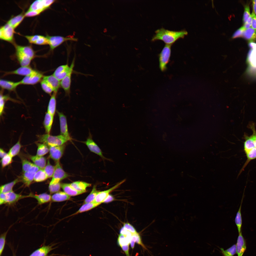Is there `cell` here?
Listing matches in <instances>:
<instances>
[{
  "instance_id": "obj_11",
  "label": "cell",
  "mask_w": 256,
  "mask_h": 256,
  "mask_svg": "<svg viewBox=\"0 0 256 256\" xmlns=\"http://www.w3.org/2000/svg\"><path fill=\"white\" fill-rule=\"evenodd\" d=\"M125 181V179L123 180L108 190L99 192L95 199L92 202L100 204L103 203L104 200L110 194V193L117 188L124 182Z\"/></svg>"
},
{
  "instance_id": "obj_18",
  "label": "cell",
  "mask_w": 256,
  "mask_h": 256,
  "mask_svg": "<svg viewBox=\"0 0 256 256\" xmlns=\"http://www.w3.org/2000/svg\"><path fill=\"white\" fill-rule=\"evenodd\" d=\"M42 79L46 81L51 87L54 92L57 93L60 87V81L53 74L44 76Z\"/></svg>"
},
{
  "instance_id": "obj_57",
  "label": "cell",
  "mask_w": 256,
  "mask_h": 256,
  "mask_svg": "<svg viewBox=\"0 0 256 256\" xmlns=\"http://www.w3.org/2000/svg\"><path fill=\"white\" fill-rule=\"evenodd\" d=\"M135 243L140 245L144 249H146V247L142 242L140 235L137 232L136 233Z\"/></svg>"
},
{
  "instance_id": "obj_32",
  "label": "cell",
  "mask_w": 256,
  "mask_h": 256,
  "mask_svg": "<svg viewBox=\"0 0 256 256\" xmlns=\"http://www.w3.org/2000/svg\"><path fill=\"white\" fill-rule=\"evenodd\" d=\"M25 17V14H21L11 18L7 23L14 29L20 24Z\"/></svg>"
},
{
  "instance_id": "obj_63",
  "label": "cell",
  "mask_w": 256,
  "mask_h": 256,
  "mask_svg": "<svg viewBox=\"0 0 256 256\" xmlns=\"http://www.w3.org/2000/svg\"><path fill=\"white\" fill-rule=\"evenodd\" d=\"M252 15L251 14L250 16L246 22L245 23H246L251 25L252 20Z\"/></svg>"
},
{
  "instance_id": "obj_26",
  "label": "cell",
  "mask_w": 256,
  "mask_h": 256,
  "mask_svg": "<svg viewBox=\"0 0 256 256\" xmlns=\"http://www.w3.org/2000/svg\"><path fill=\"white\" fill-rule=\"evenodd\" d=\"M57 93L54 92L51 95L47 108V112L54 116L56 111Z\"/></svg>"
},
{
  "instance_id": "obj_1",
  "label": "cell",
  "mask_w": 256,
  "mask_h": 256,
  "mask_svg": "<svg viewBox=\"0 0 256 256\" xmlns=\"http://www.w3.org/2000/svg\"><path fill=\"white\" fill-rule=\"evenodd\" d=\"M155 33L151 39L152 41L160 40L166 44L172 45L179 39L183 38L188 34L187 32L185 30L171 31L163 28L156 30Z\"/></svg>"
},
{
  "instance_id": "obj_42",
  "label": "cell",
  "mask_w": 256,
  "mask_h": 256,
  "mask_svg": "<svg viewBox=\"0 0 256 256\" xmlns=\"http://www.w3.org/2000/svg\"><path fill=\"white\" fill-rule=\"evenodd\" d=\"M220 249L224 256H232L236 253V244L233 245L225 250L222 248Z\"/></svg>"
},
{
  "instance_id": "obj_30",
  "label": "cell",
  "mask_w": 256,
  "mask_h": 256,
  "mask_svg": "<svg viewBox=\"0 0 256 256\" xmlns=\"http://www.w3.org/2000/svg\"><path fill=\"white\" fill-rule=\"evenodd\" d=\"M70 185L76 190L79 191L86 192V188L91 186V184L81 181H77L70 184Z\"/></svg>"
},
{
  "instance_id": "obj_5",
  "label": "cell",
  "mask_w": 256,
  "mask_h": 256,
  "mask_svg": "<svg viewBox=\"0 0 256 256\" xmlns=\"http://www.w3.org/2000/svg\"><path fill=\"white\" fill-rule=\"evenodd\" d=\"M46 37L49 41L50 50H53L63 43L69 40L76 41L77 39L72 37H65L60 36H49L47 35Z\"/></svg>"
},
{
  "instance_id": "obj_48",
  "label": "cell",
  "mask_w": 256,
  "mask_h": 256,
  "mask_svg": "<svg viewBox=\"0 0 256 256\" xmlns=\"http://www.w3.org/2000/svg\"><path fill=\"white\" fill-rule=\"evenodd\" d=\"M8 230L0 235V255H1L4 248L6 236Z\"/></svg>"
},
{
  "instance_id": "obj_46",
  "label": "cell",
  "mask_w": 256,
  "mask_h": 256,
  "mask_svg": "<svg viewBox=\"0 0 256 256\" xmlns=\"http://www.w3.org/2000/svg\"><path fill=\"white\" fill-rule=\"evenodd\" d=\"M12 157L8 153L7 155L2 159L1 162L2 166L4 168L10 164L12 162Z\"/></svg>"
},
{
  "instance_id": "obj_27",
  "label": "cell",
  "mask_w": 256,
  "mask_h": 256,
  "mask_svg": "<svg viewBox=\"0 0 256 256\" xmlns=\"http://www.w3.org/2000/svg\"><path fill=\"white\" fill-rule=\"evenodd\" d=\"M70 197L64 192H59L51 196V200L54 202H59L69 200Z\"/></svg>"
},
{
  "instance_id": "obj_39",
  "label": "cell",
  "mask_w": 256,
  "mask_h": 256,
  "mask_svg": "<svg viewBox=\"0 0 256 256\" xmlns=\"http://www.w3.org/2000/svg\"><path fill=\"white\" fill-rule=\"evenodd\" d=\"M99 192L96 190V186L95 185H94L91 192L85 200L83 204L92 202Z\"/></svg>"
},
{
  "instance_id": "obj_24",
  "label": "cell",
  "mask_w": 256,
  "mask_h": 256,
  "mask_svg": "<svg viewBox=\"0 0 256 256\" xmlns=\"http://www.w3.org/2000/svg\"><path fill=\"white\" fill-rule=\"evenodd\" d=\"M29 157L34 164L40 169H43L46 165V160L43 156L29 155Z\"/></svg>"
},
{
  "instance_id": "obj_60",
  "label": "cell",
  "mask_w": 256,
  "mask_h": 256,
  "mask_svg": "<svg viewBox=\"0 0 256 256\" xmlns=\"http://www.w3.org/2000/svg\"><path fill=\"white\" fill-rule=\"evenodd\" d=\"M136 233L132 234L130 240V244L131 248L132 249L134 248L135 243Z\"/></svg>"
},
{
  "instance_id": "obj_3",
  "label": "cell",
  "mask_w": 256,
  "mask_h": 256,
  "mask_svg": "<svg viewBox=\"0 0 256 256\" xmlns=\"http://www.w3.org/2000/svg\"><path fill=\"white\" fill-rule=\"evenodd\" d=\"M172 45L165 44L159 54V67L162 71H165L167 69V65L171 55Z\"/></svg>"
},
{
  "instance_id": "obj_43",
  "label": "cell",
  "mask_w": 256,
  "mask_h": 256,
  "mask_svg": "<svg viewBox=\"0 0 256 256\" xmlns=\"http://www.w3.org/2000/svg\"><path fill=\"white\" fill-rule=\"evenodd\" d=\"M41 85L43 91L50 95L54 92L53 89L50 85L45 81L42 79L41 81Z\"/></svg>"
},
{
  "instance_id": "obj_52",
  "label": "cell",
  "mask_w": 256,
  "mask_h": 256,
  "mask_svg": "<svg viewBox=\"0 0 256 256\" xmlns=\"http://www.w3.org/2000/svg\"><path fill=\"white\" fill-rule=\"evenodd\" d=\"M2 93L0 92V115L2 114L4 110L5 101L7 98V97L3 95Z\"/></svg>"
},
{
  "instance_id": "obj_10",
  "label": "cell",
  "mask_w": 256,
  "mask_h": 256,
  "mask_svg": "<svg viewBox=\"0 0 256 256\" xmlns=\"http://www.w3.org/2000/svg\"><path fill=\"white\" fill-rule=\"evenodd\" d=\"M74 63V60L71 64V68L69 72L64 78L60 81V87L67 95H69L70 92L71 75L73 71Z\"/></svg>"
},
{
  "instance_id": "obj_6",
  "label": "cell",
  "mask_w": 256,
  "mask_h": 256,
  "mask_svg": "<svg viewBox=\"0 0 256 256\" xmlns=\"http://www.w3.org/2000/svg\"><path fill=\"white\" fill-rule=\"evenodd\" d=\"M44 76L41 73L36 71L34 73L25 76L20 81L21 84L33 85L36 84L42 79Z\"/></svg>"
},
{
  "instance_id": "obj_25",
  "label": "cell",
  "mask_w": 256,
  "mask_h": 256,
  "mask_svg": "<svg viewBox=\"0 0 256 256\" xmlns=\"http://www.w3.org/2000/svg\"><path fill=\"white\" fill-rule=\"evenodd\" d=\"M54 116L47 112L45 116L44 125L47 134H50L53 122Z\"/></svg>"
},
{
  "instance_id": "obj_29",
  "label": "cell",
  "mask_w": 256,
  "mask_h": 256,
  "mask_svg": "<svg viewBox=\"0 0 256 256\" xmlns=\"http://www.w3.org/2000/svg\"><path fill=\"white\" fill-rule=\"evenodd\" d=\"M16 55L17 59L21 66H29L31 59L18 51H16Z\"/></svg>"
},
{
  "instance_id": "obj_12",
  "label": "cell",
  "mask_w": 256,
  "mask_h": 256,
  "mask_svg": "<svg viewBox=\"0 0 256 256\" xmlns=\"http://www.w3.org/2000/svg\"><path fill=\"white\" fill-rule=\"evenodd\" d=\"M57 113L59 119L60 134L70 141L71 138L68 132L66 117L62 113L58 111Z\"/></svg>"
},
{
  "instance_id": "obj_8",
  "label": "cell",
  "mask_w": 256,
  "mask_h": 256,
  "mask_svg": "<svg viewBox=\"0 0 256 256\" xmlns=\"http://www.w3.org/2000/svg\"><path fill=\"white\" fill-rule=\"evenodd\" d=\"M14 32V29L7 23L0 28V38L1 39L11 42L13 40Z\"/></svg>"
},
{
  "instance_id": "obj_54",
  "label": "cell",
  "mask_w": 256,
  "mask_h": 256,
  "mask_svg": "<svg viewBox=\"0 0 256 256\" xmlns=\"http://www.w3.org/2000/svg\"><path fill=\"white\" fill-rule=\"evenodd\" d=\"M41 35H36L33 36H26L25 37L28 40L29 42L31 43L34 44L36 41L39 38Z\"/></svg>"
},
{
  "instance_id": "obj_7",
  "label": "cell",
  "mask_w": 256,
  "mask_h": 256,
  "mask_svg": "<svg viewBox=\"0 0 256 256\" xmlns=\"http://www.w3.org/2000/svg\"><path fill=\"white\" fill-rule=\"evenodd\" d=\"M55 167V170L50 184L60 182L61 181L69 176V175L63 169L59 161L56 162Z\"/></svg>"
},
{
  "instance_id": "obj_16",
  "label": "cell",
  "mask_w": 256,
  "mask_h": 256,
  "mask_svg": "<svg viewBox=\"0 0 256 256\" xmlns=\"http://www.w3.org/2000/svg\"><path fill=\"white\" fill-rule=\"evenodd\" d=\"M246 241L243 236L242 232L239 233L236 244V253L238 256H242L246 249Z\"/></svg>"
},
{
  "instance_id": "obj_40",
  "label": "cell",
  "mask_w": 256,
  "mask_h": 256,
  "mask_svg": "<svg viewBox=\"0 0 256 256\" xmlns=\"http://www.w3.org/2000/svg\"><path fill=\"white\" fill-rule=\"evenodd\" d=\"M21 147V145L19 140L10 149L8 154L12 157L19 153Z\"/></svg>"
},
{
  "instance_id": "obj_59",
  "label": "cell",
  "mask_w": 256,
  "mask_h": 256,
  "mask_svg": "<svg viewBox=\"0 0 256 256\" xmlns=\"http://www.w3.org/2000/svg\"><path fill=\"white\" fill-rule=\"evenodd\" d=\"M115 200L114 197L112 195L109 194L103 201V203H108L113 201Z\"/></svg>"
},
{
  "instance_id": "obj_21",
  "label": "cell",
  "mask_w": 256,
  "mask_h": 256,
  "mask_svg": "<svg viewBox=\"0 0 256 256\" xmlns=\"http://www.w3.org/2000/svg\"><path fill=\"white\" fill-rule=\"evenodd\" d=\"M20 84V81L15 82L2 79L0 80V86L1 87L2 89L9 91L14 90Z\"/></svg>"
},
{
  "instance_id": "obj_49",
  "label": "cell",
  "mask_w": 256,
  "mask_h": 256,
  "mask_svg": "<svg viewBox=\"0 0 256 256\" xmlns=\"http://www.w3.org/2000/svg\"><path fill=\"white\" fill-rule=\"evenodd\" d=\"M250 15L249 5H246L245 6L243 16V21L244 24L246 22Z\"/></svg>"
},
{
  "instance_id": "obj_22",
  "label": "cell",
  "mask_w": 256,
  "mask_h": 256,
  "mask_svg": "<svg viewBox=\"0 0 256 256\" xmlns=\"http://www.w3.org/2000/svg\"><path fill=\"white\" fill-rule=\"evenodd\" d=\"M54 244L44 245L33 252L29 256H47L48 254L54 248Z\"/></svg>"
},
{
  "instance_id": "obj_53",
  "label": "cell",
  "mask_w": 256,
  "mask_h": 256,
  "mask_svg": "<svg viewBox=\"0 0 256 256\" xmlns=\"http://www.w3.org/2000/svg\"><path fill=\"white\" fill-rule=\"evenodd\" d=\"M123 227L132 233L135 234L137 233L134 227L129 223H125L124 224Z\"/></svg>"
},
{
  "instance_id": "obj_9",
  "label": "cell",
  "mask_w": 256,
  "mask_h": 256,
  "mask_svg": "<svg viewBox=\"0 0 256 256\" xmlns=\"http://www.w3.org/2000/svg\"><path fill=\"white\" fill-rule=\"evenodd\" d=\"M40 169L34 164L28 171L24 173L22 177V180L27 186H29L34 180L35 174Z\"/></svg>"
},
{
  "instance_id": "obj_45",
  "label": "cell",
  "mask_w": 256,
  "mask_h": 256,
  "mask_svg": "<svg viewBox=\"0 0 256 256\" xmlns=\"http://www.w3.org/2000/svg\"><path fill=\"white\" fill-rule=\"evenodd\" d=\"M22 162V169L24 173L28 171L34 164L25 159L23 160Z\"/></svg>"
},
{
  "instance_id": "obj_15",
  "label": "cell",
  "mask_w": 256,
  "mask_h": 256,
  "mask_svg": "<svg viewBox=\"0 0 256 256\" xmlns=\"http://www.w3.org/2000/svg\"><path fill=\"white\" fill-rule=\"evenodd\" d=\"M71 68L67 64L63 65L58 67L52 74L58 80L60 81L68 73Z\"/></svg>"
},
{
  "instance_id": "obj_31",
  "label": "cell",
  "mask_w": 256,
  "mask_h": 256,
  "mask_svg": "<svg viewBox=\"0 0 256 256\" xmlns=\"http://www.w3.org/2000/svg\"><path fill=\"white\" fill-rule=\"evenodd\" d=\"M242 37L250 42L256 41V30L251 27L244 31Z\"/></svg>"
},
{
  "instance_id": "obj_20",
  "label": "cell",
  "mask_w": 256,
  "mask_h": 256,
  "mask_svg": "<svg viewBox=\"0 0 256 256\" xmlns=\"http://www.w3.org/2000/svg\"><path fill=\"white\" fill-rule=\"evenodd\" d=\"M14 46L16 51L23 54L32 60L34 58L35 53L30 46H22L16 44Z\"/></svg>"
},
{
  "instance_id": "obj_56",
  "label": "cell",
  "mask_w": 256,
  "mask_h": 256,
  "mask_svg": "<svg viewBox=\"0 0 256 256\" xmlns=\"http://www.w3.org/2000/svg\"><path fill=\"white\" fill-rule=\"evenodd\" d=\"M129 244L126 243L122 244L119 246L125 252L126 256H130L129 252Z\"/></svg>"
},
{
  "instance_id": "obj_55",
  "label": "cell",
  "mask_w": 256,
  "mask_h": 256,
  "mask_svg": "<svg viewBox=\"0 0 256 256\" xmlns=\"http://www.w3.org/2000/svg\"><path fill=\"white\" fill-rule=\"evenodd\" d=\"M42 10H37L27 11L24 14L25 17H31L39 14L43 11Z\"/></svg>"
},
{
  "instance_id": "obj_23",
  "label": "cell",
  "mask_w": 256,
  "mask_h": 256,
  "mask_svg": "<svg viewBox=\"0 0 256 256\" xmlns=\"http://www.w3.org/2000/svg\"><path fill=\"white\" fill-rule=\"evenodd\" d=\"M61 187L63 189L64 192L70 196H77L86 192L79 191L76 190L72 187L70 184L69 183H61Z\"/></svg>"
},
{
  "instance_id": "obj_35",
  "label": "cell",
  "mask_w": 256,
  "mask_h": 256,
  "mask_svg": "<svg viewBox=\"0 0 256 256\" xmlns=\"http://www.w3.org/2000/svg\"><path fill=\"white\" fill-rule=\"evenodd\" d=\"M45 7L43 0H37L34 1L30 5L27 11L37 10L44 11Z\"/></svg>"
},
{
  "instance_id": "obj_34",
  "label": "cell",
  "mask_w": 256,
  "mask_h": 256,
  "mask_svg": "<svg viewBox=\"0 0 256 256\" xmlns=\"http://www.w3.org/2000/svg\"><path fill=\"white\" fill-rule=\"evenodd\" d=\"M99 203H97L92 202L90 203L83 204L78 210L74 215L86 212L100 205Z\"/></svg>"
},
{
  "instance_id": "obj_36",
  "label": "cell",
  "mask_w": 256,
  "mask_h": 256,
  "mask_svg": "<svg viewBox=\"0 0 256 256\" xmlns=\"http://www.w3.org/2000/svg\"><path fill=\"white\" fill-rule=\"evenodd\" d=\"M38 146L36 155L42 156L47 154L49 151V147L43 143H37Z\"/></svg>"
},
{
  "instance_id": "obj_17",
  "label": "cell",
  "mask_w": 256,
  "mask_h": 256,
  "mask_svg": "<svg viewBox=\"0 0 256 256\" xmlns=\"http://www.w3.org/2000/svg\"><path fill=\"white\" fill-rule=\"evenodd\" d=\"M36 71L32 69L29 66H21L15 70L6 72L5 74H16L25 76L34 73Z\"/></svg>"
},
{
  "instance_id": "obj_41",
  "label": "cell",
  "mask_w": 256,
  "mask_h": 256,
  "mask_svg": "<svg viewBox=\"0 0 256 256\" xmlns=\"http://www.w3.org/2000/svg\"><path fill=\"white\" fill-rule=\"evenodd\" d=\"M55 168V166L51 165L50 163L49 160H48L47 164L43 169L48 178L52 177Z\"/></svg>"
},
{
  "instance_id": "obj_62",
  "label": "cell",
  "mask_w": 256,
  "mask_h": 256,
  "mask_svg": "<svg viewBox=\"0 0 256 256\" xmlns=\"http://www.w3.org/2000/svg\"><path fill=\"white\" fill-rule=\"evenodd\" d=\"M8 153H7L2 149L0 148V157L1 158H2Z\"/></svg>"
},
{
  "instance_id": "obj_64",
  "label": "cell",
  "mask_w": 256,
  "mask_h": 256,
  "mask_svg": "<svg viewBox=\"0 0 256 256\" xmlns=\"http://www.w3.org/2000/svg\"><path fill=\"white\" fill-rule=\"evenodd\" d=\"M54 255V254H52L51 255H48L47 256H53Z\"/></svg>"
},
{
  "instance_id": "obj_44",
  "label": "cell",
  "mask_w": 256,
  "mask_h": 256,
  "mask_svg": "<svg viewBox=\"0 0 256 256\" xmlns=\"http://www.w3.org/2000/svg\"><path fill=\"white\" fill-rule=\"evenodd\" d=\"M61 187V184L60 182L51 184H49V190L50 193H54L59 192Z\"/></svg>"
},
{
  "instance_id": "obj_14",
  "label": "cell",
  "mask_w": 256,
  "mask_h": 256,
  "mask_svg": "<svg viewBox=\"0 0 256 256\" xmlns=\"http://www.w3.org/2000/svg\"><path fill=\"white\" fill-rule=\"evenodd\" d=\"M85 143L91 151L98 155L103 160H109L104 156L101 149L91 137L88 138Z\"/></svg>"
},
{
  "instance_id": "obj_33",
  "label": "cell",
  "mask_w": 256,
  "mask_h": 256,
  "mask_svg": "<svg viewBox=\"0 0 256 256\" xmlns=\"http://www.w3.org/2000/svg\"><path fill=\"white\" fill-rule=\"evenodd\" d=\"M19 181V179L17 178L10 182L1 185L0 187V193H6L13 191V187Z\"/></svg>"
},
{
  "instance_id": "obj_19",
  "label": "cell",
  "mask_w": 256,
  "mask_h": 256,
  "mask_svg": "<svg viewBox=\"0 0 256 256\" xmlns=\"http://www.w3.org/2000/svg\"><path fill=\"white\" fill-rule=\"evenodd\" d=\"M31 197L35 198L40 205L48 202L51 200L50 195L46 193L39 194H34L31 193L28 195L25 196V197Z\"/></svg>"
},
{
  "instance_id": "obj_58",
  "label": "cell",
  "mask_w": 256,
  "mask_h": 256,
  "mask_svg": "<svg viewBox=\"0 0 256 256\" xmlns=\"http://www.w3.org/2000/svg\"><path fill=\"white\" fill-rule=\"evenodd\" d=\"M251 14L252 17L251 27L256 30V16L253 11Z\"/></svg>"
},
{
  "instance_id": "obj_50",
  "label": "cell",
  "mask_w": 256,
  "mask_h": 256,
  "mask_svg": "<svg viewBox=\"0 0 256 256\" xmlns=\"http://www.w3.org/2000/svg\"><path fill=\"white\" fill-rule=\"evenodd\" d=\"M246 30L244 26H242L234 33L232 36V38L234 39L242 37L243 33Z\"/></svg>"
},
{
  "instance_id": "obj_61",
  "label": "cell",
  "mask_w": 256,
  "mask_h": 256,
  "mask_svg": "<svg viewBox=\"0 0 256 256\" xmlns=\"http://www.w3.org/2000/svg\"><path fill=\"white\" fill-rule=\"evenodd\" d=\"M252 1L253 11L256 16V0H253Z\"/></svg>"
},
{
  "instance_id": "obj_51",
  "label": "cell",
  "mask_w": 256,
  "mask_h": 256,
  "mask_svg": "<svg viewBox=\"0 0 256 256\" xmlns=\"http://www.w3.org/2000/svg\"><path fill=\"white\" fill-rule=\"evenodd\" d=\"M34 44L40 45L49 44V41L46 37L41 36L36 41Z\"/></svg>"
},
{
  "instance_id": "obj_13",
  "label": "cell",
  "mask_w": 256,
  "mask_h": 256,
  "mask_svg": "<svg viewBox=\"0 0 256 256\" xmlns=\"http://www.w3.org/2000/svg\"><path fill=\"white\" fill-rule=\"evenodd\" d=\"M65 147L64 144L59 146H49L50 157L56 162L59 161L63 154Z\"/></svg>"
},
{
  "instance_id": "obj_4",
  "label": "cell",
  "mask_w": 256,
  "mask_h": 256,
  "mask_svg": "<svg viewBox=\"0 0 256 256\" xmlns=\"http://www.w3.org/2000/svg\"><path fill=\"white\" fill-rule=\"evenodd\" d=\"M25 196L17 194L12 191L6 193H0V204H4L11 205L15 203L19 200L25 198Z\"/></svg>"
},
{
  "instance_id": "obj_38",
  "label": "cell",
  "mask_w": 256,
  "mask_h": 256,
  "mask_svg": "<svg viewBox=\"0 0 256 256\" xmlns=\"http://www.w3.org/2000/svg\"><path fill=\"white\" fill-rule=\"evenodd\" d=\"M246 154L247 160L241 170V173L251 160L256 158V148L252 149Z\"/></svg>"
},
{
  "instance_id": "obj_47",
  "label": "cell",
  "mask_w": 256,
  "mask_h": 256,
  "mask_svg": "<svg viewBox=\"0 0 256 256\" xmlns=\"http://www.w3.org/2000/svg\"><path fill=\"white\" fill-rule=\"evenodd\" d=\"M248 127L252 132V134L251 135L254 140L255 147L256 148V130L255 123L252 122H250L248 124Z\"/></svg>"
},
{
  "instance_id": "obj_37",
  "label": "cell",
  "mask_w": 256,
  "mask_h": 256,
  "mask_svg": "<svg viewBox=\"0 0 256 256\" xmlns=\"http://www.w3.org/2000/svg\"><path fill=\"white\" fill-rule=\"evenodd\" d=\"M47 178V176L43 169H40L35 174L34 180L36 182H41Z\"/></svg>"
},
{
  "instance_id": "obj_28",
  "label": "cell",
  "mask_w": 256,
  "mask_h": 256,
  "mask_svg": "<svg viewBox=\"0 0 256 256\" xmlns=\"http://www.w3.org/2000/svg\"><path fill=\"white\" fill-rule=\"evenodd\" d=\"M244 196V193H243L240 206L237 213L235 219V222L237 227L239 233H240L241 231V229L242 226V221L241 209Z\"/></svg>"
},
{
  "instance_id": "obj_2",
  "label": "cell",
  "mask_w": 256,
  "mask_h": 256,
  "mask_svg": "<svg viewBox=\"0 0 256 256\" xmlns=\"http://www.w3.org/2000/svg\"><path fill=\"white\" fill-rule=\"evenodd\" d=\"M38 141L45 144L49 147L62 145L69 141L68 139L60 135L52 136L50 134H46L37 136Z\"/></svg>"
}]
</instances>
